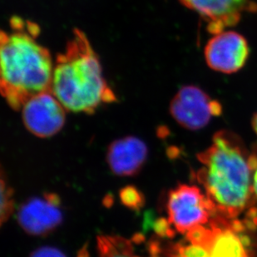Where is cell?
I'll return each instance as SVG.
<instances>
[{"label":"cell","instance_id":"6da1fadb","mask_svg":"<svg viewBox=\"0 0 257 257\" xmlns=\"http://www.w3.org/2000/svg\"><path fill=\"white\" fill-rule=\"evenodd\" d=\"M10 29L0 37L1 92L13 109L20 110L30 97L51 91L54 63L37 41L38 25L14 17Z\"/></svg>","mask_w":257,"mask_h":257},{"label":"cell","instance_id":"7a4b0ae2","mask_svg":"<svg viewBox=\"0 0 257 257\" xmlns=\"http://www.w3.org/2000/svg\"><path fill=\"white\" fill-rule=\"evenodd\" d=\"M51 92L67 111L73 112L92 113L100 105L116 101L99 58L79 29L73 30L65 50L57 57Z\"/></svg>","mask_w":257,"mask_h":257},{"label":"cell","instance_id":"3957f363","mask_svg":"<svg viewBox=\"0 0 257 257\" xmlns=\"http://www.w3.org/2000/svg\"><path fill=\"white\" fill-rule=\"evenodd\" d=\"M198 159L202 163L198 179L206 190L211 209L235 217L250 198V169L240 143L226 132H219Z\"/></svg>","mask_w":257,"mask_h":257},{"label":"cell","instance_id":"277c9868","mask_svg":"<svg viewBox=\"0 0 257 257\" xmlns=\"http://www.w3.org/2000/svg\"><path fill=\"white\" fill-rule=\"evenodd\" d=\"M211 204L195 186L180 185L168 195L169 223L181 233H187L208 222Z\"/></svg>","mask_w":257,"mask_h":257},{"label":"cell","instance_id":"5b68a950","mask_svg":"<svg viewBox=\"0 0 257 257\" xmlns=\"http://www.w3.org/2000/svg\"><path fill=\"white\" fill-rule=\"evenodd\" d=\"M170 112L177 123L188 130L206 126L213 116L221 113V105L196 86H184L175 95Z\"/></svg>","mask_w":257,"mask_h":257},{"label":"cell","instance_id":"8992f818","mask_svg":"<svg viewBox=\"0 0 257 257\" xmlns=\"http://www.w3.org/2000/svg\"><path fill=\"white\" fill-rule=\"evenodd\" d=\"M21 109L26 128L39 138L54 136L65 124V107L51 91L30 97Z\"/></svg>","mask_w":257,"mask_h":257},{"label":"cell","instance_id":"52a82bcc","mask_svg":"<svg viewBox=\"0 0 257 257\" xmlns=\"http://www.w3.org/2000/svg\"><path fill=\"white\" fill-rule=\"evenodd\" d=\"M250 54L247 40L234 31L215 34L205 48L207 65L216 72L234 73L245 66Z\"/></svg>","mask_w":257,"mask_h":257},{"label":"cell","instance_id":"ba28073f","mask_svg":"<svg viewBox=\"0 0 257 257\" xmlns=\"http://www.w3.org/2000/svg\"><path fill=\"white\" fill-rule=\"evenodd\" d=\"M206 21L209 33L216 34L237 25L243 14L257 11L251 0H180Z\"/></svg>","mask_w":257,"mask_h":257},{"label":"cell","instance_id":"9c48e42d","mask_svg":"<svg viewBox=\"0 0 257 257\" xmlns=\"http://www.w3.org/2000/svg\"><path fill=\"white\" fill-rule=\"evenodd\" d=\"M60 198L54 193L28 200L18 211V221L26 232L44 235L52 232L63 221Z\"/></svg>","mask_w":257,"mask_h":257},{"label":"cell","instance_id":"30bf717a","mask_svg":"<svg viewBox=\"0 0 257 257\" xmlns=\"http://www.w3.org/2000/svg\"><path fill=\"white\" fill-rule=\"evenodd\" d=\"M186 235L189 242L203 245L208 257H248L240 238L229 227L200 226Z\"/></svg>","mask_w":257,"mask_h":257},{"label":"cell","instance_id":"8fae6325","mask_svg":"<svg viewBox=\"0 0 257 257\" xmlns=\"http://www.w3.org/2000/svg\"><path fill=\"white\" fill-rule=\"evenodd\" d=\"M148 153V147L141 139L126 137L110 144L107 148V164L117 176H134L141 170Z\"/></svg>","mask_w":257,"mask_h":257},{"label":"cell","instance_id":"7c38bea8","mask_svg":"<svg viewBox=\"0 0 257 257\" xmlns=\"http://www.w3.org/2000/svg\"><path fill=\"white\" fill-rule=\"evenodd\" d=\"M120 200L124 206L134 211H139L144 205V197L141 192L132 186L124 187L121 190Z\"/></svg>","mask_w":257,"mask_h":257},{"label":"cell","instance_id":"4fadbf2b","mask_svg":"<svg viewBox=\"0 0 257 257\" xmlns=\"http://www.w3.org/2000/svg\"><path fill=\"white\" fill-rule=\"evenodd\" d=\"M1 223L4 224L12 213L14 201L12 189L6 185L3 177L1 179Z\"/></svg>","mask_w":257,"mask_h":257},{"label":"cell","instance_id":"5bb4252c","mask_svg":"<svg viewBox=\"0 0 257 257\" xmlns=\"http://www.w3.org/2000/svg\"><path fill=\"white\" fill-rule=\"evenodd\" d=\"M29 257H67L65 254L52 246H42L34 250Z\"/></svg>","mask_w":257,"mask_h":257},{"label":"cell","instance_id":"9a60e30c","mask_svg":"<svg viewBox=\"0 0 257 257\" xmlns=\"http://www.w3.org/2000/svg\"><path fill=\"white\" fill-rule=\"evenodd\" d=\"M156 232L160 235H168L172 230L169 229V225L165 219L161 218L156 221L154 225Z\"/></svg>","mask_w":257,"mask_h":257},{"label":"cell","instance_id":"2e32d148","mask_svg":"<svg viewBox=\"0 0 257 257\" xmlns=\"http://www.w3.org/2000/svg\"><path fill=\"white\" fill-rule=\"evenodd\" d=\"M253 190L257 197V168L254 174V181H253Z\"/></svg>","mask_w":257,"mask_h":257},{"label":"cell","instance_id":"e0dca14e","mask_svg":"<svg viewBox=\"0 0 257 257\" xmlns=\"http://www.w3.org/2000/svg\"><path fill=\"white\" fill-rule=\"evenodd\" d=\"M252 126L253 128L255 130V134H257V112L254 115V117H253Z\"/></svg>","mask_w":257,"mask_h":257}]
</instances>
